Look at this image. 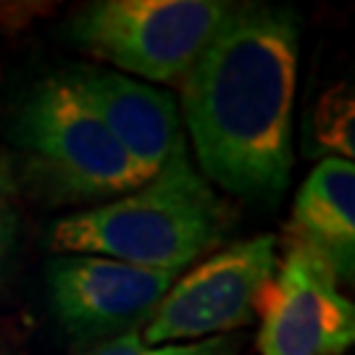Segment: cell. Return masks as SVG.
<instances>
[{
    "instance_id": "obj_1",
    "label": "cell",
    "mask_w": 355,
    "mask_h": 355,
    "mask_svg": "<svg viewBox=\"0 0 355 355\" xmlns=\"http://www.w3.org/2000/svg\"><path fill=\"white\" fill-rule=\"evenodd\" d=\"M300 19L271 3H232L182 85V111L208 184L274 200L292 174Z\"/></svg>"
},
{
    "instance_id": "obj_2",
    "label": "cell",
    "mask_w": 355,
    "mask_h": 355,
    "mask_svg": "<svg viewBox=\"0 0 355 355\" xmlns=\"http://www.w3.org/2000/svg\"><path fill=\"white\" fill-rule=\"evenodd\" d=\"M227 227V205L187 153H179L135 192L61 218L51 232V250L179 274L214 250Z\"/></svg>"
},
{
    "instance_id": "obj_3",
    "label": "cell",
    "mask_w": 355,
    "mask_h": 355,
    "mask_svg": "<svg viewBox=\"0 0 355 355\" xmlns=\"http://www.w3.org/2000/svg\"><path fill=\"white\" fill-rule=\"evenodd\" d=\"M232 3L221 0H95L66 35L98 61L150 82H182Z\"/></svg>"
},
{
    "instance_id": "obj_4",
    "label": "cell",
    "mask_w": 355,
    "mask_h": 355,
    "mask_svg": "<svg viewBox=\"0 0 355 355\" xmlns=\"http://www.w3.org/2000/svg\"><path fill=\"white\" fill-rule=\"evenodd\" d=\"M16 135L40 168L76 198L127 195L150 182L61 74L32 87Z\"/></svg>"
},
{
    "instance_id": "obj_5",
    "label": "cell",
    "mask_w": 355,
    "mask_h": 355,
    "mask_svg": "<svg viewBox=\"0 0 355 355\" xmlns=\"http://www.w3.org/2000/svg\"><path fill=\"white\" fill-rule=\"evenodd\" d=\"M277 237L255 234L221 248L171 284L142 329L145 345H187L245 327L277 271Z\"/></svg>"
},
{
    "instance_id": "obj_6",
    "label": "cell",
    "mask_w": 355,
    "mask_h": 355,
    "mask_svg": "<svg viewBox=\"0 0 355 355\" xmlns=\"http://www.w3.org/2000/svg\"><path fill=\"white\" fill-rule=\"evenodd\" d=\"M316 253L284 242V258L255 300L261 355H343L355 343V308Z\"/></svg>"
},
{
    "instance_id": "obj_7",
    "label": "cell",
    "mask_w": 355,
    "mask_h": 355,
    "mask_svg": "<svg viewBox=\"0 0 355 355\" xmlns=\"http://www.w3.org/2000/svg\"><path fill=\"white\" fill-rule=\"evenodd\" d=\"M45 279L53 316L87 343L148 324L177 274L103 255H61L48 263Z\"/></svg>"
},
{
    "instance_id": "obj_8",
    "label": "cell",
    "mask_w": 355,
    "mask_h": 355,
    "mask_svg": "<svg viewBox=\"0 0 355 355\" xmlns=\"http://www.w3.org/2000/svg\"><path fill=\"white\" fill-rule=\"evenodd\" d=\"M69 87L98 114L129 158L153 179L174 155L184 153L177 101L127 74L95 66L61 71Z\"/></svg>"
},
{
    "instance_id": "obj_9",
    "label": "cell",
    "mask_w": 355,
    "mask_h": 355,
    "mask_svg": "<svg viewBox=\"0 0 355 355\" xmlns=\"http://www.w3.org/2000/svg\"><path fill=\"white\" fill-rule=\"evenodd\" d=\"M287 242L316 253L337 282H353L355 268V166L324 158L308 174L292 205Z\"/></svg>"
},
{
    "instance_id": "obj_10",
    "label": "cell",
    "mask_w": 355,
    "mask_h": 355,
    "mask_svg": "<svg viewBox=\"0 0 355 355\" xmlns=\"http://www.w3.org/2000/svg\"><path fill=\"white\" fill-rule=\"evenodd\" d=\"M355 108L353 89L347 85L327 89L321 95L313 114V135L316 140L337 153V158L353 161L355 155Z\"/></svg>"
},
{
    "instance_id": "obj_11",
    "label": "cell",
    "mask_w": 355,
    "mask_h": 355,
    "mask_svg": "<svg viewBox=\"0 0 355 355\" xmlns=\"http://www.w3.org/2000/svg\"><path fill=\"white\" fill-rule=\"evenodd\" d=\"M237 347L234 337H208L200 343L187 345H145L140 329H129L114 337L111 343L101 345L82 355H229Z\"/></svg>"
},
{
    "instance_id": "obj_12",
    "label": "cell",
    "mask_w": 355,
    "mask_h": 355,
    "mask_svg": "<svg viewBox=\"0 0 355 355\" xmlns=\"http://www.w3.org/2000/svg\"><path fill=\"white\" fill-rule=\"evenodd\" d=\"M6 255V214H3V203H0V263Z\"/></svg>"
},
{
    "instance_id": "obj_13",
    "label": "cell",
    "mask_w": 355,
    "mask_h": 355,
    "mask_svg": "<svg viewBox=\"0 0 355 355\" xmlns=\"http://www.w3.org/2000/svg\"><path fill=\"white\" fill-rule=\"evenodd\" d=\"M0 355H13V353L8 350V347H6V345H0Z\"/></svg>"
}]
</instances>
